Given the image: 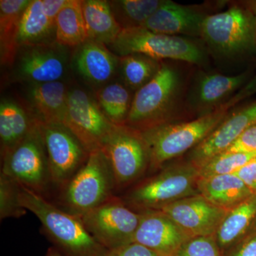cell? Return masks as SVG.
Segmentation results:
<instances>
[{
  "label": "cell",
  "instance_id": "1",
  "mask_svg": "<svg viewBox=\"0 0 256 256\" xmlns=\"http://www.w3.org/2000/svg\"><path fill=\"white\" fill-rule=\"evenodd\" d=\"M20 198L24 208L36 216L45 233L64 256H104L107 252L88 233L80 217L20 184Z\"/></svg>",
  "mask_w": 256,
  "mask_h": 256
},
{
  "label": "cell",
  "instance_id": "2",
  "mask_svg": "<svg viewBox=\"0 0 256 256\" xmlns=\"http://www.w3.org/2000/svg\"><path fill=\"white\" fill-rule=\"evenodd\" d=\"M228 114V111L218 108L188 122L168 121L141 131L149 150L150 169H159L166 162L196 148Z\"/></svg>",
  "mask_w": 256,
  "mask_h": 256
},
{
  "label": "cell",
  "instance_id": "3",
  "mask_svg": "<svg viewBox=\"0 0 256 256\" xmlns=\"http://www.w3.org/2000/svg\"><path fill=\"white\" fill-rule=\"evenodd\" d=\"M114 191L110 162L100 150L92 152L84 166L62 188V208L82 216L112 198Z\"/></svg>",
  "mask_w": 256,
  "mask_h": 256
},
{
  "label": "cell",
  "instance_id": "4",
  "mask_svg": "<svg viewBox=\"0 0 256 256\" xmlns=\"http://www.w3.org/2000/svg\"><path fill=\"white\" fill-rule=\"evenodd\" d=\"M180 72L162 62L159 72L133 96L126 124L142 131L168 122L182 87Z\"/></svg>",
  "mask_w": 256,
  "mask_h": 256
},
{
  "label": "cell",
  "instance_id": "5",
  "mask_svg": "<svg viewBox=\"0 0 256 256\" xmlns=\"http://www.w3.org/2000/svg\"><path fill=\"white\" fill-rule=\"evenodd\" d=\"M119 57L140 54L156 60H171L203 65L206 53L201 45L185 36L156 33L143 28H124L107 46Z\"/></svg>",
  "mask_w": 256,
  "mask_h": 256
},
{
  "label": "cell",
  "instance_id": "6",
  "mask_svg": "<svg viewBox=\"0 0 256 256\" xmlns=\"http://www.w3.org/2000/svg\"><path fill=\"white\" fill-rule=\"evenodd\" d=\"M198 178V168L190 161L171 164L138 184L124 202L140 212L160 210L178 200L200 194Z\"/></svg>",
  "mask_w": 256,
  "mask_h": 256
},
{
  "label": "cell",
  "instance_id": "7",
  "mask_svg": "<svg viewBox=\"0 0 256 256\" xmlns=\"http://www.w3.org/2000/svg\"><path fill=\"white\" fill-rule=\"evenodd\" d=\"M201 37L215 54L233 58L256 50L255 18L250 9L232 6L208 14Z\"/></svg>",
  "mask_w": 256,
  "mask_h": 256
},
{
  "label": "cell",
  "instance_id": "8",
  "mask_svg": "<svg viewBox=\"0 0 256 256\" xmlns=\"http://www.w3.org/2000/svg\"><path fill=\"white\" fill-rule=\"evenodd\" d=\"M1 158V172L28 190L44 196L53 184L38 120L28 136Z\"/></svg>",
  "mask_w": 256,
  "mask_h": 256
},
{
  "label": "cell",
  "instance_id": "9",
  "mask_svg": "<svg viewBox=\"0 0 256 256\" xmlns=\"http://www.w3.org/2000/svg\"><path fill=\"white\" fill-rule=\"evenodd\" d=\"M100 150L110 162L116 190L134 183L150 169L149 150L142 132L127 124H116Z\"/></svg>",
  "mask_w": 256,
  "mask_h": 256
},
{
  "label": "cell",
  "instance_id": "10",
  "mask_svg": "<svg viewBox=\"0 0 256 256\" xmlns=\"http://www.w3.org/2000/svg\"><path fill=\"white\" fill-rule=\"evenodd\" d=\"M80 217L88 233L107 250L132 242L141 214L112 197Z\"/></svg>",
  "mask_w": 256,
  "mask_h": 256
},
{
  "label": "cell",
  "instance_id": "11",
  "mask_svg": "<svg viewBox=\"0 0 256 256\" xmlns=\"http://www.w3.org/2000/svg\"><path fill=\"white\" fill-rule=\"evenodd\" d=\"M63 124L89 153L102 149L116 126L107 118L96 98L78 88H69Z\"/></svg>",
  "mask_w": 256,
  "mask_h": 256
},
{
  "label": "cell",
  "instance_id": "12",
  "mask_svg": "<svg viewBox=\"0 0 256 256\" xmlns=\"http://www.w3.org/2000/svg\"><path fill=\"white\" fill-rule=\"evenodd\" d=\"M40 124L52 182L62 190L84 166L90 153L64 124Z\"/></svg>",
  "mask_w": 256,
  "mask_h": 256
},
{
  "label": "cell",
  "instance_id": "13",
  "mask_svg": "<svg viewBox=\"0 0 256 256\" xmlns=\"http://www.w3.org/2000/svg\"><path fill=\"white\" fill-rule=\"evenodd\" d=\"M67 48L57 42L20 46L12 67L13 78L28 85L62 80L68 68Z\"/></svg>",
  "mask_w": 256,
  "mask_h": 256
},
{
  "label": "cell",
  "instance_id": "14",
  "mask_svg": "<svg viewBox=\"0 0 256 256\" xmlns=\"http://www.w3.org/2000/svg\"><path fill=\"white\" fill-rule=\"evenodd\" d=\"M192 237L214 236L228 212L201 194L188 196L160 208Z\"/></svg>",
  "mask_w": 256,
  "mask_h": 256
},
{
  "label": "cell",
  "instance_id": "15",
  "mask_svg": "<svg viewBox=\"0 0 256 256\" xmlns=\"http://www.w3.org/2000/svg\"><path fill=\"white\" fill-rule=\"evenodd\" d=\"M141 217L132 242L160 256H174L192 236L160 210L140 212Z\"/></svg>",
  "mask_w": 256,
  "mask_h": 256
},
{
  "label": "cell",
  "instance_id": "16",
  "mask_svg": "<svg viewBox=\"0 0 256 256\" xmlns=\"http://www.w3.org/2000/svg\"><path fill=\"white\" fill-rule=\"evenodd\" d=\"M256 122V101L232 112L210 136L190 152L188 161L197 168L224 152L246 130Z\"/></svg>",
  "mask_w": 256,
  "mask_h": 256
},
{
  "label": "cell",
  "instance_id": "17",
  "mask_svg": "<svg viewBox=\"0 0 256 256\" xmlns=\"http://www.w3.org/2000/svg\"><path fill=\"white\" fill-rule=\"evenodd\" d=\"M208 15L191 6L163 0L142 28L164 34L201 37L202 25Z\"/></svg>",
  "mask_w": 256,
  "mask_h": 256
},
{
  "label": "cell",
  "instance_id": "18",
  "mask_svg": "<svg viewBox=\"0 0 256 256\" xmlns=\"http://www.w3.org/2000/svg\"><path fill=\"white\" fill-rule=\"evenodd\" d=\"M119 60L105 44L88 40L76 47L73 64L79 75L88 82L105 86L116 74Z\"/></svg>",
  "mask_w": 256,
  "mask_h": 256
},
{
  "label": "cell",
  "instance_id": "19",
  "mask_svg": "<svg viewBox=\"0 0 256 256\" xmlns=\"http://www.w3.org/2000/svg\"><path fill=\"white\" fill-rule=\"evenodd\" d=\"M247 72L236 76L204 74L198 78L192 96V104L202 116L225 104L248 82Z\"/></svg>",
  "mask_w": 256,
  "mask_h": 256
},
{
  "label": "cell",
  "instance_id": "20",
  "mask_svg": "<svg viewBox=\"0 0 256 256\" xmlns=\"http://www.w3.org/2000/svg\"><path fill=\"white\" fill-rule=\"evenodd\" d=\"M68 90L66 84L62 80L28 84L26 89L28 110L43 124H63Z\"/></svg>",
  "mask_w": 256,
  "mask_h": 256
},
{
  "label": "cell",
  "instance_id": "21",
  "mask_svg": "<svg viewBox=\"0 0 256 256\" xmlns=\"http://www.w3.org/2000/svg\"><path fill=\"white\" fill-rule=\"evenodd\" d=\"M198 192L216 206L230 212L254 192L234 174L216 175L210 178H198Z\"/></svg>",
  "mask_w": 256,
  "mask_h": 256
},
{
  "label": "cell",
  "instance_id": "22",
  "mask_svg": "<svg viewBox=\"0 0 256 256\" xmlns=\"http://www.w3.org/2000/svg\"><path fill=\"white\" fill-rule=\"evenodd\" d=\"M37 120L30 110L13 100L2 99L0 104L1 158L28 136Z\"/></svg>",
  "mask_w": 256,
  "mask_h": 256
},
{
  "label": "cell",
  "instance_id": "23",
  "mask_svg": "<svg viewBox=\"0 0 256 256\" xmlns=\"http://www.w3.org/2000/svg\"><path fill=\"white\" fill-rule=\"evenodd\" d=\"M30 0L0 1V60L3 66L12 67L20 46V22Z\"/></svg>",
  "mask_w": 256,
  "mask_h": 256
},
{
  "label": "cell",
  "instance_id": "24",
  "mask_svg": "<svg viewBox=\"0 0 256 256\" xmlns=\"http://www.w3.org/2000/svg\"><path fill=\"white\" fill-rule=\"evenodd\" d=\"M82 13L88 40L108 46L116 40L122 28L118 22L109 4L105 0H84Z\"/></svg>",
  "mask_w": 256,
  "mask_h": 256
},
{
  "label": "cell",
  "instance_id": "25",
  "mask_svg": "<svg viewBox=\"0 0 256 256\" xmlns=\"http://www.w3.org/2000/svg\"><path fill=\"white\" fill-rule=\"evenodd\" d=\"M55 31L56 21L46 14L42 0H32L20 22L18 46L56 42Z\"/></svg>",
  "mask_w": 256,
  "mask_h": 256
},
{
  "label": "cell",
  "instance_id": "26",
  "mask_svg": "<svg viewBox=\"0 0 256 256\" xmlns=\"http://www.w3.org/2000/svg\"><path fill=\"white\" fill-rule=\"evenodd\" d=\"M256 218V192L228 212L216 234L223 254L246 236Z\"/></svg>",
  "mask_w": 256,
  "mask_h": 256
},
{
  "label": "cell",
  "instance_id": "27",
  "mask_svg": "<svg viewBox=\"0 0 256 256\" xmlns=\"http://www.w3.org/2000/svg\"><path fill=\"white\" fill-rule=\"evenodd\" d=\"M56 42L66 47H78L88 40L82 0H68L56 18Z\"/></svg>",
  "mask_w": 256,
  "mask_h": 256
},
{
  "label": "cell",
  "instance_id": "28",
  "mask_svg": "<svg viewBox=\"0 0 256 256\" xmlns=\"http://www.w3.org/2000/svg\"><path fill=\"white\" fill-rule=\"evenodd\" d=\"M133 97L130 90L118 82L106 84L96 92V100L112 124H126Z\"/></svg>",
  "mask_w": 256,
  "mask_h": 256
},
{
  "label": "cell",
  "instance_id": "29",
  "mask_svg": "<svg viewBox=\"0 0 256 256\" xmlns=\"http://www.w3.org/2000/svg\"><path fill=\"white\" fill-rule=\"evenodd\" d=\"M119 58L118 68L124 84L136 92L154 78L162 64L161 60L140 54Z\"/></svg>",
  "mask_w": 256,
  "mask_h": 256
},
{
  "label": "cell",
  "instance_id": "30",
  "mask_svg": "<svg viewBox=\"0 0 256 256\" xmlns=\"http://www.w3.org/2000/svg\"><path fill=\"white\" fill-rule=\"evenodd\" d=\"M162 2L163 0L109 1L114 18L122 30L142 28Z\"/></svg>",
  "mask_w": 256,
  "mask_h": 256
},
{
  "label": "cell",
  "instance_id": "31",
  "mask_svg": "<svg viewBox=\"0 0 256 256\" xmlns=\"http://www.w3.org/2000/svg\"><path fill=\"white\" fill-rule=\"evenodd\" d=\"M256 156L252 152H224L207 160L198 166V176L210 178L216 175L233 174Z\"/></svg>",
  "mask_w": 256,
  "mask_h": 256
},
{
  "label": "cell",
  "instance_id": "32",
  "mask_svg": "<svg viewBox=\"0 0 256 256\" xmlns=\"http://www.w3.org/2000/svg\"><path fill=\"white\" fill-rule=\"evenodd\" d=\"M28 210L21 204L20 184L10 176L0 174V218H20Z\"/></svg>",
  "mask_w": 256,
  "mask_h": 256
},
{
  "label": "cell",
  "instance_id": "33",
  "mask_svg": "<svg viewBox=\"0 0 256 256\" xmlns=\"http://www.w3.org/2000/svg\"><path fill=\"white\" fill-rule=\"evenodd\" d=\"M174 256H224L214 236L192 237Z\"/></svg>",
  "mask_w": 256,
  "mask_h": 256
},
{
  "label": "cell",
  "instance_id": "34",
  "mask_svg": "<svg viewBox=\"0 0 256 256\" xmlns=\"http://www.w3.org/2000/svg\"><path fill=\"white\" fill-rule=\"evenodd\" d=\"M230 152H256V122L246 130L226 150Z\"/></svg>",
  "mask_w": 256,
  "mask_h": 256
},
{
  "label": "cell",
  "instance_id": "35",
  "mask_svg": "<svg viewBox=\"0 0 256 256\" xmlns=\"http://www.w3.org/2000/svg\"><path fill=\"white\" fill-rule=\"evenodd\" d=\"M104 256H160L152 252L150 249L138 244V242H130L116 248L108 250Z\"/></svg>",
  "mask_w": 256,
  "mask_h": 256
},
{
  "label": "cell",
  "instance_id": "36",
  "mask_svg": "<svg viewBox=\"0 0 256 256\" xmlns=\"http://www.w3.org/2000/svg\"><path fill=\"white\" fill-rule=\"evenodd\" d=\"M224 256H256V233L244 237L226 250Z\"/></svg>",
  "mask_w": 256,
  "mask_h": 256
},
{
  "label": "cell",
  "instance_id": "37",
  "mask_svg": "<svg viewBox=\"0 0 256 256\" xmlns=\"http://www.w3.org/2000/svg\"><path fill=\"white\" fill-rule=\"evenodd\" d=\"M255 94H256V74L238 92H236L235 95L232 96L225 104L220 106L218 108L228 111L229 109L232 108L236 104L246 100L248 98H250V96L255 95Z\"/></svg>",
  "mask_w": 256,
  "mask_h": 256
},
{
  "label": "cell",
  "instance_id": "38",
  "mask_svg": "<svg viewBox=\"0 0 256 256\" xmlns=\"http://www.w3.org/2000/svg\"><path fill=\"white\" fill-rule=\"evenodd\" d=\"M255 193L256 186V156L233 173Z\"/></svg>",
  "mask_w": 256,
  "mask_h": 256
},
{
  "label": "cell",
  "instance_id": "39",
  "mask_svg": "<svg viewBox=\"0 0 256 256\" xmlns=\"http://www.w3.org/2000/svg\"><path fill=\"white\" fill-rule=\"evenodd\" d=\"M68 1V0H42V2L46 14L56 21L57 15L67 4Z\"/></svg>",
  "mask_w": 256,
  "mask_h": 256
},
{
  "label": "cell",
  "instance_id": "40",
  "mask_svg": "<svg viewBox=\"0 0 256 256\" xmlns=\"http://www.w3.org/2000/svg\"><path fill=\"white\" fill-rule=\"evenodd\" d=\"M46 256H64L60 254V252L57 250L55 248H50V250H48V252H47Z\"/></svg>",
  "mask_w": 256,
  "mask_h": 256
},
{
  "label": "cell",
  "instance_id": "41",
  "mask_svg": "<svg viewBox=\"0 0 256 256\" xmlns=\"http://www.w3.org/2000/svg\"><path fill=\"white\" fill-rule=\"evenodd\" d=\"M256 233V218L254 220V223H252V227L249 229L248 232L247 236L250 235V234Z\"/></svg>",
  "mask_w": 256,
  "mask_h": 256
},
{
  "label": "cell",
  "instance_id": "42",
  "mask_svg": "<svg viewBox=\"0 0 256 256\" xmlns=\"http://www.w3.org/2000/svg\"><path fill=\"white\" fill-rule=\"evenodd\" d=\"M252 14H254V18H255V26H256V2L252 3V8H250Z\"/></svg>",
  "mask_w": 256,
  "mask_h": 256
},
{
  "label": "cell",
  "instance_id": "43",
  "mask_svg": "<svg viewBox=\"0 0 256 256\" xmlns=\"http://www.w3.org/2000/svg\"><path fill=\"white\" fill-rule=\"evenodd\" d=\"M255 192H256V190H255Z\"/></svg>",
  "mask_w": 256,
  "mask_h": 256
}]
</instances>
